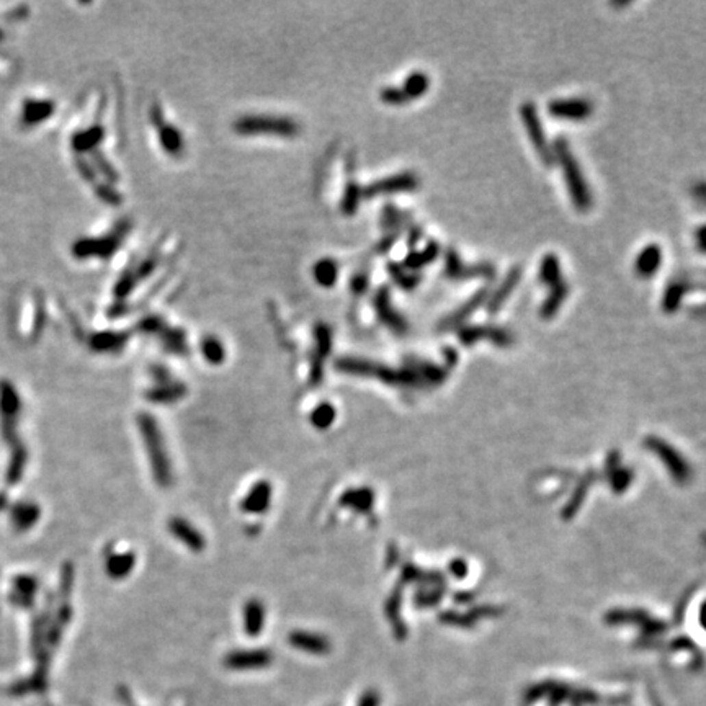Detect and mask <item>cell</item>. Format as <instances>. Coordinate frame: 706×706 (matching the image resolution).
Listing matches in <instances>:
<instances>
[{
    "label": "cell",
    "instance_id": "obj_1",
    "mask_svg": "<svg viewBox=\"0 0 706 706\" xmlns=\"http://www.w3.org/2000/svg\"><path fill=\"white\" fill-rule=\"evenodd\" d=\"M553 152H555V159L559 160L562 173H564L566 179V187H568L570 201L576 206L579 211L585 213L592 208V192L587 185V181L582 175L581 167H579V162L574 157V154L570 152L569 142L566 138H556L555 146H553Z\"/></svg>",
    "mask_w": 706,
    "mask_h": 706
},
{
    "label": "cell",
    "instance_id": "obj_2",
    "mask_svg": "<svg viewBox=\"0 0 706 706\" xmlns=\"http://www.w3.org/2000/svg\"><path fill=\"white\" fill-rule=\"evenodd\" d=\"M138 424L142 438L146 440L147 455H149V462L155 481H159L160 486H168L172 483V469L171 464H168L167 450L166 445H164V438L160 435L159 425L155 424L154 417L149 416V414H141L138 418Z\"/></svg>",
    "mask_w": 706,
    "mask_h": 706
},
{
    "label": "cell",
    "instance_id": "obj_3",
    "mask_svg": "<svg viewBox=\"0 0 706 706\" xmlns=\"http://www.w3.org/2000/svg\"><path fill=\"white\" fill-rule=\"evenodd\" d=\"M520 118H522L523 126H525L528 138H530L531 146L538 154V157L543 166L553 167L555 166V152H553L551 144L548 142L546 134H544L543 123H541V118L538 115V110L531 101H527L520 107Z\"/></svg>",
    "mask_w": 706,
    "mask_h": 706
},
{
    "label": "cell",
    "instance_id": "obj_4",
    "mask_svg": "<svg viewBox=\"0 0 706 706\" xmlns=\"http://www.w3.org/2000/svg\"><path fill=\"white\" fill-rule=\"evenodd\" d=\"M240 134H270V136L291 138L298 134V125L293 120L281 116H244L234 125Z\"/></svg>",
    "mask_w": 706,
    "mask_h": 706
},
{
    "label": "cell",
    "instance_id": "obj_5",
    "mask_svg": "<svg viewBox=\"0 0 706 706\" xmlns=\"http://www.w3.org/2000/svg\"><path fill=\"white\" fill-rule=\"evenodd\" d=\"M443 273L446 278L453 281L466 280H492L496 277V267L489 262H477V264L466 265L455 249H446L445 252V267Z\"/></svg>",
    "mask_w": 706,
    "mask_h": 706
},
{
    "label": "cell",
    "instance_id": "obj_6",
    "mask_svg": "<svg viewBox=\"0 0 706 706\" xmlns=\"http://www.w3.org/2000/svg\"><path fill=\"white\" fill-rule=\"evenodd\" d=\"M420 180L414 172H401L396 175H390L386 179L376 180L370 184L365 190H362L363 197L376 198L379 195H391V193L414 192L418 188Z\"/></svg>",
    "mask_w": 706,
    "mask_h": 706
},
{
    "label": "cell",
    "instance_id": "obj_7",
    "mask_svg": "<svg viewBox=\"0 0 706 706\" xmlns=\"http://www.w3.org/2000/svg\"><path fill=\"white\" fill-rule=\"evenodd\" d=\"M548 113L556 120L584 121L594 113V103L582 97L555 99L548 103Z\"/></svg>",
    "mask_w": 706,
    "mask_h": 706
},
{
    "label": "cell",
    "instance_id": "obj_8",
    "mask_svg": "<svg viewBox=\"0 0 706 706\" xmlns=\"http://www.w3.org/2000/svg\"><path fill=\"white\" fill-rule=\"evenodd\" d=\"M373 306L376 311V316L381 320L384 325L394 331L397 333H403L407 331V323L404 320V317L399 314L394 310V306L391 304V293L390 286L383 285L376 290L375 298H373Z\"/></svg>",
    "mask_w": 706,
    "mask_h": 706
},
{
    "label": "cell",
    "instance_id": "obj_9",
    "mask_svg": "<svg viewBox=\"0 0 706 706\" xmlns=\"http://www.w3.org/2000/svg\"><path fill=\"white\" fill-rule=\"evenodd\" d=\"M489 288L484 286V288H479L476 293H472L469 298L464 301L462 306L456 307L455 311H451L446 317H443L442 323L438 324L440 331H451V329H456L458 325H462L464 320L469 319L475 312L483 306L484 303H488L489 298Z\"/></svg>",
    "mask_w": 706,
    "mask_h": 706
},
{
    "label": "cell",
    "instance_id": "obj_10",
    "mask_svg": "<svg viewBox=\"0 0 706 706\" xmlns=\"http://www.w3.org/2000/svg\"><path fill=\"white\" fill-rule=\"evenodd\" d=\"M522 275H523L522 267L515 265V267H512L509 272L505 273V277L502 278L501 283H499L497 288L494 290L492 293H489L488 303L486 304H488V312L490 316L497 314V312L502 310V306H504L507 299L510 298L512 293H514L515 288L518 286L520 280H522Z\"/></svg>",
    "mask_w": 706,
    "mask_h": 706
},
{
    "label": "cell",
    "instance_id": "obj_11",
    "mask_svg": "<svg viewBox=\"0 0 706 706\" xmlns=\"http://www.w3.org/2000/svg\"><path fill=\"white\" fill-rule=\"evenodd\" d=\"M459 337H462V342L466 345L475 344L477 340H490L492 344L499 346H505L512 344V336L510 332H507L505 329L496 327V325H471V327H464L459 332Z\"/></svg>",
    "mask_w": 706,
    "mask_h": 706
},
{
    "label": "cell",
    "instance_id": "obj_12",
    "mask_svg": "<svg viewBox=\"0 0 706 706\" xmlns=\"http://www.w3.org/2000/svg\"><path fill=\"white\" fill-rule=\"evenodd\" d=\"M662 265V249L659 244H648L638 253L634 262V273L642 280H649L659 272Z\"/></svg>",
    "mask_w": 706,
    "mask_h": 706
},
{
    "label": "cell",
    "instance_id": "obj_13",
    "mask_svg": "<svg viewBox=\"0 0 706 706\" xmlns=\"http://www.w3.org/2000/svg\"><path fill=\"white\" fill-rule=\"evenodd\" d=\"M168 531L173 535V538L179 540L180 543H184L185 546L192 549V551H201L205 548V538L200 531L197 530L188 520L175 517L168 520Z\"/></svg>",
    "mask_w": 706,
    "mask_h": 706
},
{
    "label": "cell",
    "instance_id": "obj_14",
    "mask_svg": "<svg viewBox=\"0 0 706 706\" xmlns=\"http://www.w3.org/2000/svg\"><path fill=\"white\" fill-rule=\"evenodd\" d=\"M272 502V486L267 481H259L245 494L242 510L245 514H264Z\"/></svg>",
    "mask_w": 706,
    "mask_h": 706
},
{
    "label": "cell",
    "instance_id": "obj_15",
    "mask_svg": "<svg viewBox=\"0 0 706 706\" xmlns=\"http://www.w3.org/2000/svg\"><path fill=\"white\" fill-rule=\"evenodd\" d=\"M696 288H701V285H695L693 281L687 280H675L669 283L662 294V311L667 312V314H674L680 307V304H682L685 294Z\"/></svg>",
    "mask_w": 706,
    "mask_h": 706
},
{
    "label": "cell",
    "instance_id": "obj_16",
    "mask_svg": "<svg viewBox=\"0 0 706 706\" xmlns=\"http://www.w3.org/2000/svg\"><path fill=\"white\" fill-rule=\"evenodd\" d=\"M569 296V285L566 280H561L557 285L551 286L549 288V293L546 298H544L543 304L540 307V314L543 319H553L557 314V311L561 310L562 304H564L566 299Z\"/></svg>",
    "mask_w": 706,
    "mask_h": 706
},
{
    "label": "cell",
    "instance_id": "obj_17",
    "mask_svg": "<svg viewBox=\"0 0 706 706\" xmlns=\"http://www.w3.org/2000/svg\"><path fill=\"white\" fill-rule=\"evenodd\" d=\"M438 255H440L438 242L430 240V242H427L425 247L420 249V251L414 249V251L409 252L403 262V267L411 270V272H417V270L424 268V267H427V265H430L432 262L437 260Z\"/></svg>",
    "mask_w": 706,
    "mask_h": 706
},
{
    "label": "cell",
    "instance_id": "obj_18",
    "mask_svg": "<svg viewBox=\"0 0 706 706\" xmlns=\"http://www.w3.org/2000/svg\"><path fill=\"white\" fill-rule=\"evenodd\" d=\"M270 662L267 651H242V653H232L226 659V664L232 669H255L264 667Z\"/></svg>",
    "mask_w": 706,
    "mask_h": 706
},
{
    "label": "cell",
    "instance_id": "obj_19",
    "mask_svg": "<svg viewBox=\"0 0 706 706\" xmlns=\"http://www.w3.org/2000/svg\"><path fill=\"white\" fill-rule=\"evenodd\" d=\"M242 618H244L245 633L255 636V634H259L262 629H264L265 605L260 602V600H255V598L247 600V603H245V607H244Z\"/></svg>",
    "mask_w": 706,
    "mask_h": 706
},
{
    "label": "cell",
    "instance_id": "obj_20",
    "mask_svg": "<svg viewBox=\"0 0 706 706\" xmlns=\"http://www.w3.org/2000/svg\"><path fill=\"white\" fill-rule=\"evenodd\" d=\"M429 87H430L429 75H427L425 73H422V71H414V73H411L407 77H405L404 84L399 88L403 90L405 100H407V103H409V101L424 97L427 94V90H429Z\"/></svg>",
    "mask_w": 706,
    "mask_h": 706
},
{
    "label": "cell",
    "instance_id": "obj_21",
    "mask_svg": "<svg viewBox=\"0 0 706 706\" xmlns=\"http://www.w3.org/2000/svg\"><path fill=\"white\" fill-rule=\"evenodd\" d=\"M54 112V103L41 100H25L22 107V121L28 125H36L43 121Z\"/></svg>",
    "mask_w": 706,
    "mask_h": 706
},
{
    "label": "cell",
    "instance_id": "obj_22",
    "mask_svg": "<svg viewBox=\"0 0 706 706\" xmlns=\"http://www.w3.org/2000/svg\"><path fill=\"white\" fill-rule=\"evenodd\" d=\"M386 268L392 281L404 291H412L422 280L420 273L411 272V270L404 268L403 264H397V262H388Z\"/></svg>",
    "mask_w": 706,
    "mask_h": 706
},
{
    "label": "cell",
    "instance_id": "obj_23",
    "mask_svg": "<svg viewBox=\"0 0 706 706\" xmlns=\"http://www.w3.org/2000/svg\"><path fill=\"white\" fill-rule=\"evenodd\" d=\"M290 642L294 646V648L307 651V653H325L329 649L327 641L324 638H320L319 634L314 633H306V631H294L291 633Z\"/></svg>",
    "mask_w": 706,
    "mask_h": 706
},
{
    "label": "cell",
    "instance_id": "obj_24",
    "mask_svg": "<svg viewBox=\"0 0 706 706\" xmlns=\"http://www.w3.org/2000/svg\"><path fill=\"white\" fill-rule=\"evenodd\" d=\"M538 280L541 285L549 286V288L557 285V283L562 280L561 264H559V259H557L556 253H546V255L541 259Z\"/></svg>",
    "mask_w": 706,
    "mask_h": 706
},
{
    "label": "cell",
    "instance_id": "obj_25",
    "mask_svg": "<svg viewBox=\"0 0 706 706\" xmlns=\"http://www.w3.org/2000/svg\"><path fill=\"white\" fill-rule=\"evenodd\" d=\"M154 118V123H159V136H160V142H162L164 149H166L167 152H171V154H179V152L181 151V136L179 133V129L173 128L172 125H164L162 120H160V113H159V108H157V113L154 112V115H152Z\"/></svg>",
    "mask_w": 706,
    "mask_h": 706
},
{
    "label": "cell",
    "instance_id": "obj_26",
    "mask_svg": "<svg viewBox=\"0 0 706 706\" xmlns=\"http://www.w3.org/2000/svg\"><path fill=\"white\" fill-rule=\"evenodd\" d=\"M134 568L133 553H113L107 559V572L113 579L126 577Z\"/></svg>",
    "mask_w": 706,
    "mask_h": 706
},
{
    "label": "cell",
    "instance_id": "obj_27",
    "mask_svg": "<svg viewBox=\"0 0 706 706\" xmlns=\"http://www.w3.org/2000/svg\"><path fill=\"white\" fill-rule=\"evenodd\" d=\"M314 277L319 285L323 286H332L333 283L337 281V277H339V265L333 259H323L316 264Z\"/></svg>",
    "mask_w": 706,
    "mask_h": 706
},
{
    "label": "cell",
    "instance_id": "obj_28",
    "mask_svg": "<svg viewBox=\"0 0 706 706\" xmlns=\"http://www.w3.org/2000/svg\"><path fill=\"white\" fill-rule=\"evenodd\" d=\"M409 219H411V216H409L407 213H403V211L397 208V206H394V205L384 206L383 218H381L384 229H388L390 232H397L399 229H403V227L407 226Z\"/></svg>",
    "mask_w": 706,
    "mask_h": 706
},
{
    "label": "cell",
    "instance_id": "obj_29",
    "mask_svg": "<svg viewBox=\"0 0 706 706\" xmlns=\"http://www.w3.org/2000/svg\"><path fill=\"white\" fill-rule=\"evenodd\" d=\"M363 197V192L360 190L355 181H350L345 188L344 200H342V211L346 214V216H352L355 211L358 208V203H360Z\"/></svg>",
    "mask_w": 706,
    "mask_h": 706
},
{
    "label": "cell",
    "instance_id": "obj_30",
    "mask_svg": "<svg viewBox=\"0 0 706 706\" xmlns=\"http://www.w3.org/2000/svg\"><path fill=\"white\" fill-rule=\"evenodd\" d=\"M201 352L205 355V358L211 363H219L224 360V346L221 342L214 337H208V339L203 340Z\"/></svg>",
    "mask_w": 706,
    "mask_h": 706
},
{
    "label": "cell",
    "instance_id": "obj_31",
    "mask_svg": "<svg viewBox=\"0 0 706 706\" xmlns=\"http://www.w3.org/2000/svg\"><path fill=\"white\" fill-rule=\"evenodd\" d=\"M333 420V409L331 404H319V407H316L311 414V422L319 429H324V427L331 425Z\"/></svg>",
    "mask_w": 706,
    "mask_h": 706
},
{
    "label": "cell",
    "instance_id": "obj_32",
    "mask_svg": "<svg viewBox=\"0 0 706 706\" xmlns=\"http://www.w3.org/2000/svg\"><path fill=\"white\" fill-rule=\"evenodd\" d=\"M381 100L388 105H394V107H401V105L407 103L405 97L399 87H384L381 90Z\"/></svg>",
    "mask_w": 706,
    "mask_h": 706
},
{
    "label": "cell",
    "instance_id": "obj_33",
    "mask_svg": "<svg viewBox=\"0 0 706 706\" xmlns=\"http://www.w3.org/2000/svg\"><path fill=\"white\" fill-rule=\"evenodd\" d=\"M368 283H370V277H368V273H358V275H355V277L352 278V281H350V288H352L353 293L362 294L368 290Z\"/></svg>",
    "mask_w": 706,
    "mask_h": 706
},
{
    "label": "cell",
    "instance_id": "obj_34",
    "mask_svg": "<svg viewBox=\"0 0 706 706\" xmlns=\"http://www.w3.org/2000/svg\"><path fill=\"white\" fill-rule=\"evenodd\" d=\"M397 239H399V232H390V234L384 236V238L379 240V244H378V252L379 253L390 252L392 249V245L397 242Z\"/></svg>",
    "mask_w": 706,
    "mask_h": 706
},
{
    "label": "cell",
    "instance_id": "obj_35",
    "mask_svg": "<svg viewBox=\"0 0 706 706\" xmlns=\"http://www.w3.org/2000/svg\"><path fill=\"white\" fill-rule=\"evenodd\" d=\"M422 236H424V231H422V227H418V226L411 227V229H409V232H407V245H409V249H412V251H414V249H416L417 245H418V242H420V240H422Z\"/></svg>",
    "mask_w": 706,
    "mask_h": 706
},
{
    "label": "cell",
    "instance_id": "obj_36",
    "mask_svg": "<svg viewBox=\"0 0 706 706\" xmlns=\"http://www.w3.org/2000/svg\"><path fill=\"white\" fill-rule=\"evenodd\" d=\"M378 703H379L378 695H376L375 692H368L363 695V698L360 700L358 706H378Z\"/></svg>",
    "mask_w": 706,
    "mask_h": 706
},
{
    "label": "cell",
    "instance_id": "obj_37",
    "mask_svg": "<svg viewBox=\"0 0 706 706\" xmlns=\"http://www.w3.org/2000/svg\"><path fill=\"white\" fill-rule=\"evenodd\" d=\"M693 195L696 197V200H698L701 205H703V201H705V185L701 184V181H700L698 185H696L695 188H693Z\"/></svg>",
    "mask_w": 706,
    "mask_h": 706
},
{
    "label": "cell",
    "instance_id": "obj_38",
    "mask_svg": "<svg viewBox=\"0 0 706 706\" xmlns=\"http://www.w3.org/2000/svg\"><path fill=\"white\" fill-rule=\"evenodd\" d=\"M703 234H705V227L700 226L698 231H696V242H698V251L700 252H705V242H703L705 236Z\"/></svg>",
    "mask_w": 706,
    "mask_h": 706
}]
</instances>
